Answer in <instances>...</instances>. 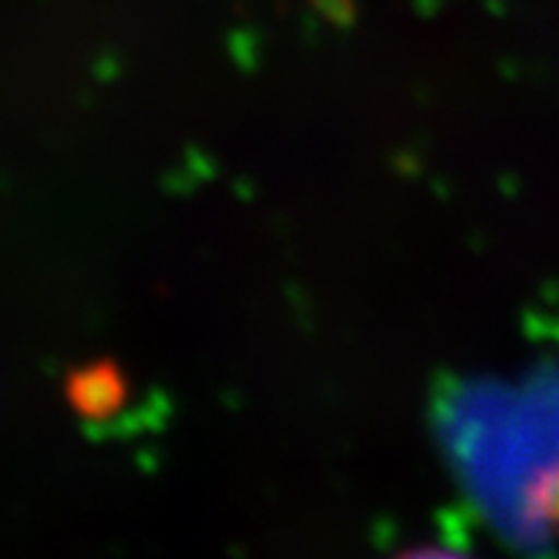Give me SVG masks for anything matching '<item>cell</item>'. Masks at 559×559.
I'll list each match as a JSON object with an SVG mask.
<instances>
[{
	"label": "cell",
	"instance_id": "1",
	"mask_svg": "<svg viewBox=\"0 0 559 559\" xmlns=\"http://www.w3.org/2000/svg\"><path fill=\"white\" fill-rule=\"evenodd\" d=\"M69 400L83 417L104 419L123 405V380L106 362L81 368L69 383Z\"/></svg>",
	"mask_w": 559,
	"mask_h": 559
}]
</instances>
